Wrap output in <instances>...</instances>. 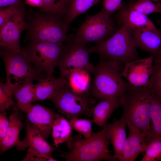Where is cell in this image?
<instances>
[{
  "label": "cell",
  "mask_w": 161,
  "mask_h": 161,
  "mask_svg": "<svg viewBox=\"0 0 161 161\" xmlns=\"http://www.w3.org/2000/svg\"><path fill=\"white\" fill-rule=\"evenodd\" d=\"M133 40L132 31L125 25L106 41L89 48L90 52L120 66L140 59Z\"/></svg>",
  "instance_id": "obj_5"
},
{
  "label": "cell",
  "mask_w": 161,
  "mask_h": 161,
  "mask_svg": "<svg viewBox=\"0 0 161 161\" xmlns=\"http://www.w3.org/2000/svg\"><path fill=\"white\" fill-rule=\"evenodd\" d=\"M149 87L152 95L161 102V63L155 60Z\"/></svg>",
  "instance_id": "obj_28"
},
{
  "label": "cell",
  "mask_w": 161,
  "mask_h": 161,
  "mask_svg": "<svg viewBox=\"0 0 161 161\" xmlns=\"http://www.w3.org/2000/svg\"><path fill=\"white\" fill-rule=\"evenodd\" d=\"M154 57L150 56L125 63L121 76L133 88L149 86L152 74Z\"/></svg>",
  "instance_id": "obj_12"
},
{
  "label": "cell",
  "mask_w": 161,
  "mask_h": 161,
  "mask_svg": "<svg viewBox=\"0 0 161 161\" xmlns=\"http://www.w3.org/2000/svg\"><path fill=\"white\" fill-rule=\"evenodd\" d=\"M35 84V101L50 99L63 88L68 86L66 80L52 76L43 78Z\"/></svg>",
  "instance_id": "obj_19"
},
{
  "label": "cell",
  "mask_w": 161,
  "mask_h": 161,
  "mask_svg": "<svg viewBox=\"0 0 161 161\" xmlns=\"http://www.w3.org/2000/svg\"><path fill=\"white\" fill-rule=\"evenodd\" d=\"M144 152L141 161H161V139L152 140Z\"/></svg>",
  "instance_id": "obj_31"
},
{
  "label": "cell",
  "mask_w": 161,
  "mask_h": 161,
  "mask_svg": "<svg viewBox=\"0 0 161 161\" xmlns=\"http://www.w3.org/2000/svg\"><path fill=\"white\" fill-rule=\"evenodd\" d=\"M118 21L131 29L141 30L156 28L153 22L142 12L134 9L129 5L122 6L117 15Z\"/></svg>",
  "instance_id": "obj_17"
},
{
  "label": "cell",
  "mask_w": 161,
  "mask_h": 161,
  "mask_svg": "<svg viewBox=\"0 0 161 161\" xmlns=\"http://www.w3.org/2000/svg\"><path fill=\"white\" fill-rule=\"evenodd\" d=\"M122 0H103L102 10L107 16L119 10L122 7Z\"/></svg>",
  "instance_id": "obj_33"
},
{
  "label": "cell",
  "mask_w": 161,
  "mask_h": 161,
  "mask_svg": "<svg viewBox=\"0 0 161 161\" xmlns=\"http://www.w3.org/2000/svg\"><path fill=\"white\" fill-rule=\"evenodd\" d=\"M120 97L102 100L96 105L92 106L90 112L93 116V122L99 126L103 127L112 113L121 106Z\"/></svg>",
  "instance_id": "obj_20"
},
{
  "label": "cell",
  "mask_w": 161,
  "mask_h": 161,
  "mask_svg": "<svg viewBox=\"0 0 161 161\" xmlns=\"http://www.w3.org/2000/svg\"><path fill=\"white\" fill-rule=\"evenodd\" d=\"M25 41L64 44L67 41L68 28L64 20L55 14L29 9L26 11Z\"/></svg>",
  "instance_id": "obj_2"
},
{
  "label": "cell",
  "mask_w": 161,
  "mask_h": 161,
  "mask_svg": "<svg viewBox=\"0 0 161 161\" xmlns=\"http://www.w3.org/2000/svg\"><path fill=\"white\" fill-rule=\"evenodd\" d=\"M69 0H43V4L39 11L53 14L64 21L68 9Z\"/></svg>",
  "instance_id": "obj_26"
},
{
  "label": "cell",
  "mask_w": 161,
  "mask_h": 161,
  "mask_svg": "<svg viewBox=\"0 0 161 161\" xmlns=\"http://www.w3.org/2000/svg\"><path fill=\"white\" fill-rule=\"evenodd\" d=\"M72 129L69 121L57 114L52 129V136L56 147L66 141L72 136Z\"/></svg>",
  "instance_id": "obj_23"
},
{
  "label": "cell",
  "mask_w": 161,
  "mask_h": 161,
  "mask_svg": "<svg viewBox=\"0 0 161 161\" xmlns=\"http://www.w3.org/2000/svg\"><path fill=\"white\" fill-rule=\"evenodd\" d=\"M50 100L60 113L68 120L82 116L90 117V110L95 103V99L89 92L79 93L68 86L61 90Z\"/></svg>",
  "instance_id": "obj_7"
},
{
  "label": "cell",
  "mask_w": 161,
  "mask_h": 161,
  "mask_svg": "<svg viewBox=\"0 0 161 161\" xmlns=\"http://www.w3.org/2000/svg\"><path fill=\"white\" fill-rule=\"evenodd\" d=\"M93 81L89 92L95 99H113L122 95L129 87L120 71V66L100 57L94 66Z\"/></svg>",
  "instance_id": "obj_4"
},
{
  "label": "cell",
  "mask_w": 161,
  "mask_h": 161,
  "mask_svg": "<svg viewBox=\"0 0 161 161\" xmlns=\"http://www.w3.org/2000/svg\"><path fill=\"white\" fill-rule=\"evenodd\" d=\"M9 127L4 139L0 144L1 154L16 146L20 140L19 134L24 125L22 122L21 117L16 110L9 116Z\"/></svg>",
  "instance_id": "obj_21"
},
{
  "label": "cell",
  "mask_w": 161,
  "mask_h": 161,
  "mask_svg": "<svg viewBox=\"0 0 161 161\" xmlns=\"http://www.w3.org/2000/svg\"><path fill=\"white\" fill-rule=\"evenodd\" d=\"M9 119L6 112L0 113V144L2 142L7 131L9 125Z\"/></svg>",
  "instance_id": "obj_36"
},
{
  "label": "cell",
  "mask_w": 161,
  "mask_h": 161,
  "mask_svg": "<svg viewBox=\"0 0 161 161\" xmlns=\"http://www.w3.org/2000/svg\"><path fill=\"white\" fill-rule=\"evenodd\" d=\"M126 125V122L121 118L114 122L106 123L104 125L108 138L114 149V155L118 161L122 154L124 145L127 139Z\"/></svg>",
  "instance_id": "obj_18"
},
{
  "label": "cell",
  "mask_w": 161,
  "mask_h": 161,
  "mask_svg": "<svg viewBox=\"0 0 161 161\" xmlns=\"http://www.w3.org/2000/svg\"><path fill=\"white\" fill-rule=\"evenodd\" d=\"M83 139L80 134L71 136L67 141L70 152L60 155L67 161H118L108 150L109 140L105 126L97 132H92L88 138Z\"/></svg>",
  "instance_id": "obj_3"
},
{
  "label": "cell",
  "mask_w": 161,
  "mask_h": 161,
  "mask_svg": "<svg viewBox=\"0 0 161 161\" xmlns=\"http://www.w3.org/2000/svg\"><path fill=\"white\" fill-rule=\"evenodd\" d=\"M90 73L83 69L73 72L66 79L68 87L79 93L89 92L91 84Z\"/></svg>",
  "instance_id": "obj_24"
},
{
  "label": "cell",
  "mask_w": 161,
  "mask_h": 161,
  "mask_svg": "<svg viewBox=\"0 0 161 161\" xmlns=\"http://www.w3.org/2000/svg\"><path fill=\"white\" fill-rule=\"evenodd\" d=\"M89 48L75 40L74 34L63 44L62 54L58 66L61 77L66 80L70 75L77 70L83 69L93 73L94 66L90 63Z\"/></svg>",
  "instance_id": "obj_8"
},
{
  "label": "cell",
  "mask_w": 161,
  "mask_h": 161,
  "mask_svg": "<svg viewBox=\"0 0 161 161\" xmlns=\"http://www.w3.org/2000/svg\"><path fill=\"white\" fill-rule=\"evenodd\" d=\"M100 0H69L68 9L64 21L66 27L75 18L87 11Z\"/></svg>",
  "instance_id": "obj_25"
},
{
  "label": "cell",
  "mask_w": 161,
  "mask_h": 161,
  "mask_svg": "<svg viewBox=\"0 0 161 161\" xmlns=\"http://www.w3.org/2000/svg\"><path fill=\"white\" fill-rule=\"evenodd\" d=\"M22 111L25 113L31 124L47 140L57 114L49 109L38 104H31Z\"/></svg>",
  "instance_id": "obj_13"
},
{
  "label": "cell",
  "mask_w": 161,
  "mask_h": 161,
  "mask_svg": "<svg viewBox=\"0 0 161 161\" xmlns=\"http://www.w3.org/2000/svg\"><path fill=\"white\" fill-rule=\"evenodd\" d=\"M150 111L153 140L161 139V102L152 95Z\"/></svg>",
  "instance_id": "obj_27"
},
{
  "label": "cell",
  "mask_w": 161,
  "mask_h": 161,
  "mask_svg": "<svg viewBox=\"0 0 161 161\" xmlns=\"http://www.w3.org/2000/svg\"><path fill=\"white\" fill-rule=\"evenodd\" d=\"M153 1L155 2H160L161 3V0H150Z\"/></svg>",
  "instance_id": "obj_40"
},
{
  "label": "cell",
  "mask_w": 161,
  "mask_h": 161,
  "mask_svg": "<svg viewBox=\"0 0 161 161\" xmlns=\"http://www.w3.org/2000/svg\"><path fill=\"white\" fill-rule=\"evenodd\" d=\"M25 124L26 136L24 140H19L17 143V150L23 151L28 147L52 157V153L57 150L47 142L37 128L31 124L27 117H25Z\"/></svg>",
  "instance_id": "obj_15"
},
{
  "label": "cell",
  "mask_w": 161,
  "mask_h": 161,
  "mask_svg": "<svg viewBox=\"0 0 161 161\" xmlns=\"http://www.w3.org/2000/svg\"><path fill=\"white\" fill-rule=\"evenodd\" d=\"M26 10L23 4L0 30V46L10 50H21L19 41L24 30Z\"/></svg>",
  "instance_id": "obj_11"
},
{
  "label": "cell",
  "mask_w": 161,
  "mask_h": 161,
  "mask_svg": "<svg viewBox=\"0 0 161 161\" xmlns=\"http://www.w3.org/2000/svg\"><path fill=\"white\" fill-rule=\"evenodd\" d=\"M25 4L30 6L41 7L43 4V0H25Z\"/></svg>",
  "instance_id": "obj_38"
},
{
  "label": "cell",
  "mask_w": 161,
  "mask_h": 161,
  "mask_svg": "<svg viewBox=\"0 0 161 161\" xmlns=\"http://www.w3.org/2000/svg\"><path fill=\"white\" fill-rule=\"evenodd\" d=\"M63 46V44L33 41L21 49L34 65L49 77L58 66Z\"/></svg>",
  "instance_id": "obj_10"
},
{
  "label": "cell",
  "mask_w": 161,
  "mask_h": 161,
  "mask_svg": "<svg viewBox=\"0 0 161 161\" xmlns=\"http://www.w3.org/2000/svg\"><path fill=\"white\" fill-rule=\"evenodd\" d=\"M68 121L72 128L83 135L85 138L90 136L92 132V120L75 117Z\"/></svg>",
  "instance_id": "obj_32"
},
{
  "label": "cell",
  "mask_w": 161,
  "mask_h": 161,
  "mask_svg": "<svg viewBox=\"0 0 161 161\" xmlns=\"http://www.w3.org/2000/svg\"><path fill=\"white\" fill-rule=\"evenodd\" d=\"M21 0H0V8L10 5H20L22 4Z\"/></svg>",
  "instance_id": "obj_37"
},
{
  "label": "cell",
  "mask_w": 161,
  "mask_h": 161,
  "mask_svg": "<svg viewBox=\"0 0 161 161\" xmlns=\"http://www.w3.org/2000/svg\"><path fill=\"white\" fill-rule=\"evenodd\" d=\"M22 161H58L35 150L29 148L27 154Z\"/></svg>",
  "instance_id": "obj_35"
},
{
  "label": "cell",
  "mask_w": 161,
  "mask_h": 161,
  "mask_svg": "<svg viewBox=\"0 0 161 161\" xmlns=\"http://www.w3.org/2000/svg\"><path fill=\"white\" fill-rule=\"evenodd\" d=\"M24 4L20 5H10L5 8H0V30L6 24L10 18Z\"/></svg>",
  "instance_id": "obj_34"
},
{
  "label": "cell",
  "mask_w": 161,
  "mask_h": 161,
  "mask_svg": "<svg viewBox=\"0 0 161 161\" xmlns=\"http://www.w3.org/2000/svg\"><path fill=\"white\" fill-rule=\"evenodd\" d=\"M136 47L147 52L157 59L161 51V29H131Z\"/></svg>",
  "instance_id": "obj_14"
},
{
  "label": "cell",
  "mask_w": 161,
  "mask_h": 161,
  "mask_svg": "<svg viewBox=\"0 0 161 161\" xmlns=\"http://www.w3.org/2000/svg\"><path fill=\"white\" fill-rule=\"evenodd\" d=\"M129 133L124 145L119 161H134L142 152L146 150L148 144L144 134L137 128L127 123Z\"/></svg>",
  "instance_id": "obj_16"
},
{
  "label": "cell",
  "mask_w": 161,
  "mask_h": 161,
  "mask_svg": "<svg viewBox=\"0 0 161 161\" xmlns=\"http://www.w3.org/2000/svg\"><path fill=\"white\" fill-rule=\"evenodd\" d=\"M117 30L110 17L101 10L95 15L87 17L76 30L74 38L85 45L90 42L98 44L107 39Z\"/></svg>",
  "instance_id": "obj_9"
},
{
  "label": "cell",
  "mask_w": 161,
  "mask_h": 161,
  "mask_svg": "<svg viewBox=\"0 0 161 161\" xmlns=\"http://www.w3.org/2000/svg\"><path fill=\"white\" fill-rule=\"evenodd\" d=\"M153 2L150 0H137L135 2H131L129 5L146 15L154 13L161 14V3Z\"/></svg>",
  "instance_id": "obj_29"
},
{
  "label": "cell",
  "mask_w": 161,
  "mask_h": 161,
  "mask_svg": "<svg viewBox=\"0 0 161 161\" xmlns=\"http://www.w3.org/2000/svg\"><path fill=\"white\" fill-rule=\"evenodd\" d=\"M29 80L16 86L13 95L17 102V109L22 110L35 101V84Z\"/></svg>",
  "instance_id": "obj_22"
},
{
  "label": "cell",
  "mask_w": 161,
  "mask_h": 161,
  "mask_svg": "<svg viewBox=\"0 0 161 161\" xmlns=\"http://www.w3.org/2000/svg\"><path fill=\"white\" fill-rule=\"evenodd\" d=\"M15 87L10 86L5 82L0 83V111L6 112L10 106L13 105L14 103L12 96Z\"/></svg>",
  "instance_id": "obj_30"
},
{
  "label": "cell",
  "mask_w": 161,
  "mask_h": 161,
  "mask_svg": "<svg viewBox=\"0 0 161 161\" xmlns=\"http://www.w3.org/2000/svg\"><path fill=\"white\" fill-rule=\"evenodd\" d=\"M155 60H156L158 62L161 63V51L157 59Z\"/></svg>",
  "instance_id": "obj_39"
},
{
  "label": "cell",
  "mask_w": 161,
  "mask_h": 161,
  "mask_svg": "<svg viewBox=\"0 0 161 161\" xmlns=\"http://www.w3.org/2000/svg\"><path fill=\"white\" fill-rule=\"evenodd\" d=\"M120 98L121 106L123 109L121 118L139 129L148 143L153 140L150 123L152 96L149 87L135 88L129 85Z\"/></svg>",
  "instance_id": "obj_1"
},
{
  "label": "cell",
  "mask_w": 161,
  "mask_h": 161,
  "mask_svg": "<svg viewBox=\"0 0 161 161\" xmlns=\"http://www.w3.org/2000/svg\"><path fill=\"white\" fill-rule=\"evenodd\" d=\"M0 56L5 65L6 83L15 87L29 80H39L44 78L43 72L31 62L21 50L11 51L1 47Z\"/></svg>",
  "instance_id": "obj_6"
}]
</instances>
